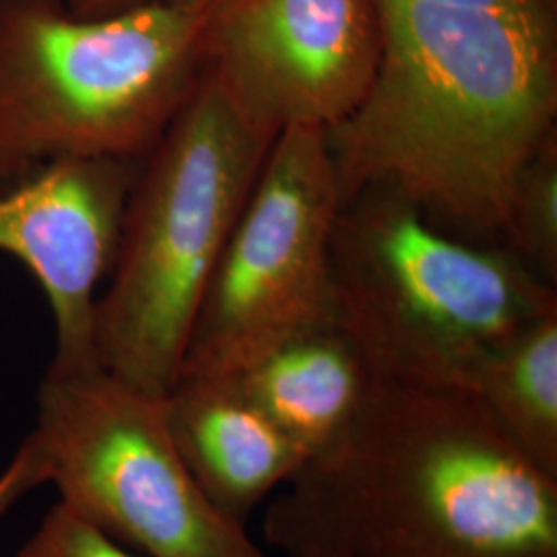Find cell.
<instances>
[{
  "label": "cell",
  "mask_w": 557,
  "mask_h": 557,
  "mask_svg": "<svg viewBox=\"0 0 557 557\" xmlns=\"http://www.w3.org/2000/svg\"><path fill=\"white\" fill-rule=\"evenodd\" d=\"M376 2V77L326 131L341 202L386 190L457 238L502 246L518 172L557 128V21Z\"/></svg>",
  "instance_id": "obj_1"
},
{
  "label": "cell",
  "mask_w": 557,
  "mask_h": 557,
  "mask_svg": "<svg viewBox=\"0 0 557 557\" xmlns=\"http://www.w3.org/2000/svg\"><path fill=\"white\" fill-rule=\"evenodd\" d=\"M264 515L283 557H557V478L458 386L376 380Z\"/></svg>",
  "instance_id": "obj_2"
},
{
  "label": "cell",
  "mask_w": 557,
  "mask_h": 557,
  "mask_svg": "<svg viewBox=\"0 0 557 557\" xmlns=\"http://www.w3.org/2000/svg\"><path fill=\"white\" fill-rule=\"evenodd\" d=\"M200 15L170 0L100 20L0 0V190L62 161H139L195 91Z\"/></svg>",
  "instance_id": "obj_3"
},
{
  "label": "cell",
  "mask_w": 557,
  "mask_h": 557,
  "mask_svg": "<svg viewBox=\"0 0 557 557\" xmlns=\"http://www.w3.org/2000/svg\"><path fill=\"white\" fill-rule=\"evenodd\" d=\"M271 145L200 71L124 205L94 317L103 370L153 397L176 386L200 299Z\"/></svg>",
  "instance_id": "obj_4"
},
{
  "label": "cell",
  "mask_w": 557,
  "mask_h": 557,
  "mask_svg": "<svg viewBox=\"0 0 557 557\" xmlns=\"http://www.w3.org/2000/svg\"><path fill=\"white\" fill-rule=\"evenodd\" d=\"M331 273L338 326L393 384L467 388L485 356L557 310V287L506 246L457 238L386 190L341 202Z\"/></svg>",
  "instance_id": "obj_5"
},
{
  "label": "cell",
  "mask_w": 557,
  "mask_h": 557,
  "mask_svg": "<svg viewBox=\"0 0 557 557\" xmlns=\"http://www.w3.org/2000/svg\"><path fill=\"white\" fill-rule=\"evenodd\" d=\"M32 438L60 502L145 557H269L202 494L165 421L163 398L101 366L48 368Z\"/></svg>",
  "instance_id": "obj_6"
},
{
  "label": "cell",
  "mask_w": 557,
  "mask_h": 557,
  "mask_svg": "<svg viewBox=\"0 0 557 557\" xmlns=\"http://www.w3.org/2000/svg\"><path fill=\"white\" fill-rule=\"evenodd\" d=\"M338 207L326 131L281 133L207 283L178 380L227 379L289 338L338 324Z\"/></svg>",
  "instance_id": "obj_7"
},
{
  "label": "cell",
  "mask_w": 557,
  "mask_h": 557,
  "mask_svg": "<svg viewBox=\"0 0 557 557\" xmlns=\"http://www.w3.org/2000/svg\"><path fill=\"white\" fill-rule=\"evenodd\" d=\"M382 52L376 0H220L202 20V75L275 140L331 131L366 98Z\"/></svg>",
  "instance_id": "obj_8"
},
{
  "label": "cell",
  "mask_w": 557,
  "mask_h": 557,
  "mask_svg": "<svg viewBox=\"0 0 557 557\" xmlns=\"http://www.w3.org/2000/svg\"><path fill=\"white\" fill-rule=\"evenodd\" d=\"M139 161L75 160L0 190V255L36 277L57 326L52 370L98 368L94 317Z\"/></svg>",
  "instance_id": "obj_9"
},
{
  "label": "cell",
  "mask_w": 557,
  "mask_h": 557,
  "mask_svg": "<svg viewBox=\"0 0 557 557\" xmlns=\"http://www.w3.org/2000/svg\"><path fill=\"white\" fill-rule=\"evenodd\" d=\"M163 411L202 494L239 527L308 460L223 380L180 379L163 397Z\"/></svg>",
  "instance_id": "obj_10"
},
{
  "label": "cell",
  "mask_w": 557,
  "mask_h": 557,
  "mask_svg": "<svg viewBox=\"0 0 557 557\" xmlns=\"http://www.w3.org/2000/svg\"><path fill=\"white\" fill-rule=\"evenodd\" d=\"M314 457L358 418L374 374L338 324L320 326L220 379Z\"/></svg>",
  "instance_id": "obj_11"
},
{
  "label": "cell",
  "mask_w": 557,
  "mask_h": 557,
  "mask_svg": "<svg viewBox=\"0 0 557 557\" xmlns=\"http://www.w3.org/2000/svg\"><path fill=\"white\" fill-rule=\"evenodd\" d=\"M467 391L517 448L557 478V310L485 356Z\"/></svg>",
  "instance_id": "obj_12"
},
{
  "label": "cell",
  "mask_w": 557,
  "mask_h": 557,
  "mask_svg": "<svg viewBox=\"0 0 557 557\" xmlns=\"http://www.w3.org/2000/svg\"><path fill=\"white\" fill-rule=\"evenodd\" d=\"M502 246L557 287V128L518 172Z\"/></svg>",
  "instance_id": "obj_13"
},
{
  "label": "cell",
  "mask_w": 557,
  "mask_h": 557,
  "mask_svg": "<svg viewBox=\"0 0 557 557\" xmlns=\"http://www.w3.org/2000/svg\"><path fill=\"white\" fill-rule=\"evenodd\" d=\"M17 557H139L59 502Z\"/></svg>",
  "instance_id": "obj_14"
},
{
  "label": "cell",
  "mask_w": 557,
  "mask_h": 557,
  "mask_svg": "<svg viewBox=\"0 0 557 557\" xmlns=\"http://www.w3.org/2000/svg\"><path fill=\"white\" fill-rule=\"evenodd\" d=\"M48 483L46 465L40 448L34 438L21 444L17 455L11 458L7 469L0 473V520L11 512V508L32 490Z\"/></svg>",
  "instance_id": "obj_15"
},
{
  "label": "cell",
  "mask_w": 557,
  "mask_h": 557,
  "mask_svg": "<svg viewBox=\"0 0 557 557\" xmlns=\"http://www.w3.org/2000/svg\"><path fill=\"white\" fill-rule=\"evenodd\" d=\"M434 4H455V7H478L504 11L520 17L539 21H557V0H418Z\"/></svg>",
  "instance_id": "obj_16"
},
{
  "label": "cell",
  "mask_w": 557,
  "mask_h": 557,
  "mask_svg": "<svg viewBox=\"0 0 557 557\" xmlns=\"http://www.w3.org/2000/svg\"><path fill=\"white\" fill-rule=\"evenodd\" d=\"M153 0H66L69 11L81 20H100L108 15L124 13Z\"/></svg>",
  "instance_id": "obj_17"
},
{
  "label": "cell",
  "mask_w": 557,
  "mask_h": 557,
  "mask_svg": "<svg viewBox=\"0 0 557 557\" xmlns=\"http://www.w3.org/2000/svg\"><path fill=\"white\" fill-rule=\"evenodd\" d=\"M172 4H176L180 9L193 13V15H200L205 17L220 0H170Z\"/></svg>",
  "instance_id": "obj_18"
},
{
  "label": "cell",
  "mask_w": 557,
  "mask_h": 557,
  "mask_svg": "<svg viewBox=\"0 0 557 557\" xmlns=\"http://www.w3.org/2000/svg\"><path fill=\"white\" fill-rule=\"evenodd\" d=\"M304 557H326V556H304Z\"/></svg>",
  "instance_id": "obj_19"
}]
</instances>
